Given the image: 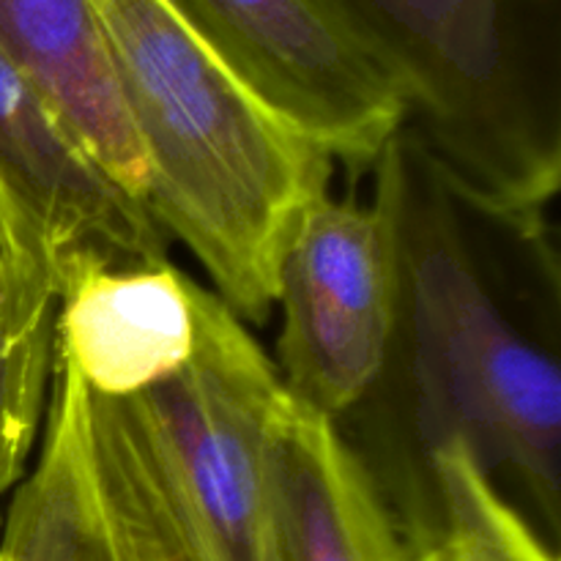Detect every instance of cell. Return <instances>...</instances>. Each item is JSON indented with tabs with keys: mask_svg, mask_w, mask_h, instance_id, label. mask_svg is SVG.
<instances>
[{
	"mask_svg": "<svg viewBox=\"0 0 561 561\" xmlns=\"http://www.w3.org/2000/svg\"><path fill=\"white\" fill-rule=\"evenodd\" d=\"M148 162L146 206L247 323L268 321L299 214L334 159L263 102L173 0H88Z\"/></svg>",
	"mask_w": 561,
	"mask_h": 561,
	"instance_id": "1",
	"label": "cell"
},
{
	"mask_svg": "<svg viewBox=\"0 0 561 561\" xmlns=\"http://www.w3.org/2000/svg\"><path fill=\"white\" fill-rule=\"evenodd\" d=\"M400 316L381 381L365 403L403 409L409 458L381 488L392 515L420 493L444 444H463L488 477H507L559 529L561 370L524 332L469 239L460 203L398 135Z\"/></svg>",
	"mask_w": 561,
	"mask_h": 561,
	"instance_id": "2",
	"label": "cell"
},
{
	"mask_svg": "<svg viewBox=\"0 0 561 561\" xmlns=\"http://www.w3.org/2000/svg\"><path fill=\"white\" fill-rule=\"evenodd\" d=\"M389 71L400 135L469 214L546 239L561 184L557 0H318Z\"/></svg>",
	"mask_w": 561,
	"mask_h": 561,
	"instance_id": "3",
	"label": "cell"
},
{
	"mask_svg": "<svg viewBox=\"0 0 561 561\" xmlns=\"http://www.w3.org/2000/svg\"><path fill=\"white\" fill-rule=\"evenodd\" d=\"M279 394L277 365L203 288L195 356L126 398L201 561H277L266 442Z\"/></svg>",
	"mask_w": 561,
	"mask_h": 561,
	"instance_id": "4",
	"label": "cell"
},
{
	"mask_svg": "<svg viewBox=\"0 0 561 561\" xmlns=\"http://www.w3.org/2000/svg\"><path fill=\"white\" fill-rule=\"evenodd\" d=\"M3 561H201L129 400L88 392L58 351L33 469L11 493Z\"/></svg>",
	"mask_w": 561,
	"mask_h": 561,
	"instance_id": "5",
	"label": "cell"
},
{
	"mask_svg": "<svg viewBox=\"0 0 561 561\" xmlns=\"http://www.w3.org/2000/svg\"><path fill=\"white\" fill-rule=\"evenodd\" d=\"M370 203L318 195L277 266L279 381L296 403L343 425L387 370L400 316L398 179L383 148Z\"/></svg>",
	"mask_w": 561,
	"mask_h": 561,
	"instance_id": "6",
	"label": "cell"
},
{
	"mask_svg": "<svg viewBox=\"0 0 561 561\" xmlns=\"http://www.w3.org/2000/svg\"><path fill=\"white\" fill-rule=\"evenodd\" d=\"M208 47L334 162L373 170L405 124L389 71L318 0H173Z\"/></svg>",
	"mask_w": 561,
	"mask_h": 561,
	"instance_id": "7",
	"label": "cell"
},
{
	"mask_svg": "<svg viewBox=\"0 0 561 561\" xmlns=\"http://www.w3.org/2000/svg\"><path fill=\"white\" fill-rule=\"evenodd\" d=\"M0 203L55 261H168L164 230L91 157L36 82L0 49Z\"/></svg>",
	"mask_w": 561,
	"mask_h": 561,
	"instance_id": "8",
	"label": "cell"
},
{
	"mask_svg": "<svg viewBox=\"0 0 561 561\" xmlns=\"http://www.w3.org/2000/svg\"><path fill=\"white\" fill-rule=\"evenodd\" d=\"M58 351L96 398H135L195 356L203 285L168 261L71 257L58 266Z\"/></svg>",
	"mask_w": 561,
	"mask_h": 561,
	"instance_id": "9",
	"label": "cell"
},
{
	"mask_svg": "<svg viewBox=\"0 0 561 561\" xmlns=\"http://www.w3.org/2000/svg\"><path fill=\"white\" fill-rule=\"evenodd\" d=\"M266 460L277 561H409L398 520L348 438L285 387Z\"/></svg>",
	"mask_w": 561,
	"mask_h": 561,
	"instance_id": "10",
	"label": "cell"
},
{
	"mask_svg": "<svg viewBox=\"0 0 561 561\" xmlns=\"http://www.w3.org/2000/svg\"><path fill=\"white\" fill-rule=\"evenodd\" d=\"M0 49L36 82L99 168L146 203V153L131 129L91 3L0 0Z\"/></svg>",
	"mask_w": 561,
	"mask_h": 561,
	"instance_id": "11",
	"label": "cell"
},
{
	"mask_svg": "<svg viewBox=\"0 0 561 561\" xmlns=\"http://www.w3.org/2000/svg\"><path fill=\"white\" fill-rule=\"evenodd\" d=\"M60 283L36 236L0 203V502L27 474L58 356Z\"/></svg>",
	"mask_w": 561,
	"mask_h": 561,
	"instance_id": "12",
	"label": "cell"
},
{
	"mask_svg": "<svg viewBox=\"0 0 561 561\" xmlns=\"http://www.w3.org/2000/svg\"><path fill=\"white\" fill-rule=\"evenodd\" d=\"M394 520L409 561H559L458 442L431 455L420 493Z\"/></svg>",
	"mask_w": 561,
	"mask_h": 561,
	"instance_id": "13",
	"label": "cell"
},
{
	"mask_svg": "<svg viewBox=\"0 0 561 561\" xmlns=\"http://www.w3.org/2000/svg\"><path fill=\"white\" fill-rule=\"evenodd\" d=\"M0 561H3V559H0Z\"/></svg>",
	"mask_w": 561,
	"mask_h": 561,
	"instance_id": "14",
	"label": "cell"
}]
</instances>
